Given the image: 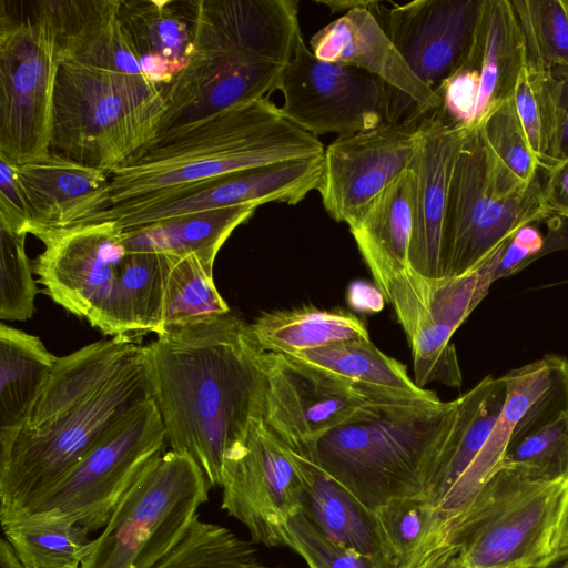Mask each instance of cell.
Wrapping results in <instances>:
<instances>
[{
  "label": "cell",
  "instance_id": "obj_1",
  "mask_svg": "<svg viewBox=\"0 0 568 568\" xmlns=\"http://www.w3.org/2000/svg\"><path fill=\"white\" fill-rule=\"evenodd\" d=\"M144 352L170 450L221 487L225 459L264 420L265 351L230 312L156 335Z\"/></svg>",
  "mask_w": 568,
  "mask_h": 568
},
{
  "label": "cell",
  "instance_id": "obj_2",
  "mask_svg": "<svg viewBox=\"0 0 568 568\" xmlns=\"http://www.w3.org/2000/svg\"><path fill=\"white\" fill-rule=\"evenodd\" d=\"M189 3L192 52L185 68L162 88L166 110L149 146L268 98L278 90L283 69L302 34L294 0Z\"/></svg>",
  "mask_w": 568,
  "mask_h": 568
},
{
  "label": "cell",
  "instance_id": "obj_3",
  "mask_svg": "<svg viewBox=\"0 0 568 568\" xmlns=\"http://www.w3.org/2000/svg\"><path fill=\"white\" fill-rule=\"evenodd\" d=\"M317 136L264 98L141 150L110 175L109 206L134 205L235 172L323 155Z\"/></svg>",
  "mask_w": 568,
  "mask_h": 568
},
{
  "label": "cell",
  "instance_id": "obj_4",
  "mask_svg": "<svg viewBox=\"0 0 568 568\" xmlns=\"http://www.w3.org/2000/svg\"><path fill=\"white\" fill-rule=\"evenodd\" d=\"M457 406V398H376L323 435L305 456L371 515L420 493L452 433Z\"/></svg>",
  "mask_w": 568,
  "mask_h": 568
},
{
  "label": "cell",
  "instance_id": "obj_5",
  "mask_svg": "<svg viewBox=\"0 0 568 568\" xmlns=\"http://www.w3.org/2000/svg\"><path fill=\"white\" fill-rule=\"evenodd\" d=\"M153 399L144 345L112 378L36 427L0 435V520L47 493L95 445Z\"/></svg>",
  "mask_w": 568,
  "mask_h": 568
},
{
  "label": "cell",
  "instance_id": "obj_6",
  "mask_svg": "<svg viewBox=\"0 0 568 568\" xmlns=\"http://www.w3.org/2000/svg\"><path fill=\"white\" fill-rule=\"evenodd\" d=\"M165 110L162 88L148 80L60 63L50 151L110 173L153 142Z\"/></svg>",
  "mask_w": 568,
  "mask_h": 568
},
{
  "label": "cell",
  "instance_id": "obj_7",
  "mask_svg": "<svg viewBox=\"0 0 568 568\" xmlns=\"http://www.w3.org/2000/svg\"><path fill=\"white\" fill-rule=\"evenodd\" d=\"M568 481L544 483L499 467L453 524L448 554L468 568H528L554 554Z\"/></svg>",
  "mask_w": 568,
  "mask_h": 568
},
{
  "label": "cell",
  "instance_id": "obj_8",
  "mask_svg": "<svg viewBox=\"0 0 568 568\" xmlns=\"http://www.w3.org/2000/svg\"><path fill=\"white\" fill-rule=\"evenodd\" d=\"M209 489L189 455H160L121 497L81 567L152 568L182 539Z\"/></svg>",
  "mask_w": 568,
  "mask_h": 568
},
{
  "label": "cell",
  "instance_id": "obj_9",
  "mask_svg": "<svg viewBox=\"0 0 568 568\" xmlns=\"http://www.w3.org/2000/svg\"><path fill=\"white\" fill-rule=\"evenodd\" d=\"M0 1V156L20 165L48 155L59 63L45 0Z\"/></svg>",
  "mask_w": 568,
  "mask_h": 568
},
{
  "label": "cell",
  "instance_id": "obj_10",
  "mask_svg": "<svg viewBox=\"0 0 568 568\" xmlns=\"http://www.w3.org/2000/svg\"><path fill=\"white\" fill-rule=\"evenodd\" d=\"M165 430L151 399L95 445L20 518L62 519L89 532L105 526L112 510L144 468L163 454Z\"/></svg>",
  "mask_w": 568,
  "mask_h": 568
},
{
  "label": "cell",
  "instance_id": "obj_11",
  "mask_svg": "<svg viewBox=\"0 0 568 568\" xmlns=\"http://www.w3.org/2000/svg\"><path fill=\"white\" fill-rule=\"evenodd\" d=\"M505 245L465 274L429 278L409 267L393 276L382 291L407 337L417 386L424 388L430 382L450 387L462 384L450 339L495 282L494 270Z\"/></svg>",
  "mask_w": 568,
  "mask_h": 568
},
{
  "label": "cell",
  "instance_id": "obj_12",
  "mask_svg": "<svg viewBox=\"0 0 568 568\" xmlns=\"http://www.w3.org/2000/svg\"><path fill=\"white\" fill-rule=\"evenodd\" d=\"M552 216L539 176L519 193L493 192L485 146L470 130L457 155L448 193L445 224V276L465 274L505 245L516 231Z\"/></svg>",
  "mask_w": 568,
  "mask_h": 568
},
{
  "label": "cell",
  "instance_id": "obj_13",
  "mask_svg": "<svg viewBox=\"0 0 568 568\" xmlns=\"http://www.w3.org/2000/svg\"><path fill=\"white\" fill-rule=\"evenodd\" d=\"M278 90L284 98L283 115L315 136L348 135L395 120H417L407 110L420 114L416 108L400 106L394 98L400 92L376 75L317 59L302 34L283 69Z\"/></svg>",
  "mask_w": 568,
  "mask_h": 568
},
{
  "label": "cell",
  "instance_id": "obj_14",
  "mask_svg": "<svg viewBox=\"0 0 568 568\" xmlns=\"http://www.w3.org/2000/svg\"><path fill=\"white\" fill-rule=\"evenodd\" d=\"M44 250L33 271L47 294L71 314L108 335L126 255L122 230L112 221L34 227Z\"/></svg>",
  "mask_w": 568,
  "mask_h": 568
},
{
  "label": "cell",
  "instance_id": "obj_15",
  "mask_svg": "<svg viewBox=\"0 0 568 568\" xmlns=\"http://www.w3.org/2000/svg\"><path fill=\"white\" fill-rule=\"evenodd\" d=\"M322 171V155L253 168L178 189L144 203L109 206L78 224L112 221L121 230H130L229 206L257 207L271 202L295 205L318 189Z\"/></svg>",
  "mask_w": 568,
  "mask_h": 568
},
{
  "label": "cell",
  "instance_id": "obj_16",
  "mask_svg": "<svg viewBox=\"0 0 568 568\" xmlns=\"http://www.w3.org/2000/svg\"><path fill=\"white\" fill-rule=\"evenodd\" d=\"M221 507L254 542L283 547V529L303 510V487L286 446L265 422L225 459Z\"/></svg>",
  "mask_w": 568,
  "mask_h": 568
},
{
  "label": "cell",
  "instance_id": "obj_17",
  "mask_svg": "<svg viewBox=\"0 0 568 568\" xmlns=\"http://www.w3.org/2000/svg\"><path fill=\"white\" fill-rule=\"evenodd\" d=\"M264 362V422L300 454L307 455L323 435L373 400L348 381L290 355L265 351Z\"/></svg>",
  "mask_w": 568,
  "mask_h": 568
},
{
  "label": "cell",
  "instance_id": "obj_18",
  "mask_svg": "<svg viewBox=\"0 0 568 568\" xmlns=\"http://www.w3.org/2000/svg\"><path fill=\"white\" fill-rule=\"evenodd\" d=\"M419 121H390L337 136L325 148L317 191L332 219L348 225L409 168L418 144Z\"/></svg>",
  "mask_w": 568,
  "mask_h": 568
},
{
  "label": "cell",
  "instance_id": "obj_19",
  "mask_svg": "<svg viewBox=\"0 0 568 568\" xmlns=\"http://www.w3.org/2000/svg\"><path fill=\"white\" fill-rule=\"evenodd\" d=\"M483 0H415L376 13L415 75L437 93L467 60Z\"/></svg>",
  "mask_w": 568,
  "mask_h": 568
},
{
  "label": "cell",
  "instance_id": "obj_20",
  "mask_svg": "<svg viewBox=\"0 0 568 568\" xmlns=\"http://www.w3.org/2000/svg\"><path fill=\"white\" fill-rule=\"evenodd\" d=\"M469 131L448 121L439 109L425 114L418 123V144L408 168L413 189L409 267L429 278L445 276L449 184Z\"/></svg>",
  "mask_w": 568,
  "mask_h": 568
},
{
  "label": "cell",
  "instance_id": "obj_21",
  "mask_svg": "<svg viewBox=\"0 0 568 568\" xmlns=\"http://www.w3.org/2000/svg\"><path fill=\"white\" fill-rule=\"evenodd\" d=\"M375 12L352 10L311 38V51L323 61L369 72L408 97L424 116L439 108L436 92L420 81L400 55Z\"/></svg>",
  "mask_w": 568,
  "mask_h": 568
},
{
  "label": "cell",
  "instance_id": "obj_22",
  "mask_svg": "<svg viewBox=\"0 0 568 568\" xmlns=\"http://www.w3.org/2000/svg\"><path fill=\"white\" fill-rule=\"evenodd\" d=\"M17 173L29 205V233L78 224L109 204V173L60 154L17 165Z\"/></svg>",
  "mask_w": 568,
  "mask_h": 568
},
{
  "label": "cell",
  "instance_id": "obj_23",
  "mask_svg": "<svg viewBox=\"0 0 568 568\" xmlns=\"http://www.w3.org/2000/svg\"><path fill=\"white\" fill-rule=\"evenodd\" d=\"M45 1L59 64L78 62L148 80L120 21V0Z\"/></svg>",
  "mask_w": 568,
  "mask_h": 568
},
{
  "label": "cell",
  "instance_id": "obj_24",
  "mask_svg": "<svg viewBox=\"0 0 568 568\" xmlns=\"http://www.w3.org/2000/svg\"><path fill=\"white\" fill-rule=\"evenodd\" d=\"M119 17L144 77L156 87L168 85L192 52L189 1L120 0Z\"/></svg>",
  "mask_w": 568,
  "mask_h": 568
},
{
  "label": "cell",
  "instance_id": "obj_25",
  "mask_svg": "<svg viewBox=\"0 0 568 568\" xmlns=\"http://www.w3.org/2000/svg\"><path fill=\"white\" fill-rule=\"evenodd\" d=\"M357 248L377 284L409 268L413 229L412 176L407 169L348 224Z\"/></svg>",
  "mask_w": 568,
  "mask_h": 568
},
{
  "label": "cell",
  "instance_id": "obj_26",
  "mask_svg": "<svg viewBox=\"0 0 568 568\" xmlns=\"http://www.w3.org/2000/svg\"><path fill=\"white\" fill-rule=\"evenodd\" d=\"M525 47L511 0H483L468 65L480 73L475 128L509 99L525 68Z\"/></svg>",
  "mask_w": 568,
  "mask_h": 568
},
{
  "label": "cell",
  "instance_id": "obj_27",
  "mask_svg": "<svg viewBox=\"0 0 568 568\" xmlns=\"http://www.w3.org/2000/svg\"><path fill=\"white\" fill-rule=\"evenodd\" d=\"M286 450L302 481L305 515L337 544L382 560L371 516L312 457Z\"/></svg>",
  "mask_w": 568,
  "mask_h": 568
},
{
  "label": "cell",
  "instance_id": "obj_28",
  "mask_svg": "<svg viewBox=\"0 0 568 568\" xmlns=\"http://www.w3.org/2000/svg\"><path fill=\"white\" fill-rule=\"evenodd\" d=\"M255 210L250 205L229 206L122 230L123 245L129 253L193 254L214 265L225 241Z\"/></svg>",
  "mask_w": 568,
  "mask_h": 568
},
{
  "label": "cell",
  "instance_id": "obj_29",
  "mask_svg": "<svg viewBox=\"0 0 568 568\" xmlns=\"http://www.w3.org/2000/svg\"><path fill=\"white\" fill-rule=\"evenodd\" d=\"M290 356L348 381L371 399H439L434 392L417 386L405 365L371 341H349Z\"/></svg>",
  "mask_w": 568,
  "mask_h": 568
},
{
  "label": "cell",
  "instance_id": "obj_30",
  "mask_svg": "<svg viewBox=\"0 0 568 568\" xmlns=\"http://www.w3.org/2000/svg\"><path fill=\"white\" fill-rule=\"evenodd\" d=\"M58 361L32 334L0 325V435L23 426Z\"/></svg>",
  "mask_w": 568,
  "mask_h": 568
},
{
  "label": "cell",
  "instance_id": "obj_31",
  "mask_svg": "<svg viewBox=\"0 0 568 568\" xmlns=\"http://www.w3.org/2000/svg\"><path fill=\"white\" fill-rule=\"evenodd\" d=\"M250 328L263 351L285 355L349 341H371L365 324L357 316L315 306L263 313Z\"/></svg>",
  "mask_w": 568,
  "mask_h": 568
},
{
  "label": "cell",
  "instance_id": "obj_32",
  "mask_svg": "<svg viewBox=\"0 0 568 568\" xmlns=\"http://www.w3.org/2000/svg\"><path fill=\"white\" fill-rule=\"evenodd\" d=\"M493 192L509 196L527 190L541 164L532 153L514 105L513 95L494 109L477 128Z\"/></svg>",
  "mask_w": 568,
  "mask_h": 568
},
{
  "label": "cell",
  "instance_id": "obj_33",
  "mask_svg": "<svg viewBox=\"0 0 568 568\" xmlns=\"http://www.w3.org/2000/svg\"><path fill=\"white\" fill-rule=\"evenodd\" d=\"M168 256L160 329L165 332L203 323L230 313L213 280V264L197 255Z\"/></svg>",
  "mask_w": 568,
  "mask_h": 568
},
{
  "label": "cell",
  "instance_id": "obj_34",
  "mask_svg": "<svg viewBox=\"0 0 568 568\" xmlns=\"http://www.w3.org/2000/svg\"><path fill=\"white\" fill-rule=\"evenodd\" d=\"M1 526L28 568H79L92 542L87 529L62 519L20 518Z\"/></svg>",
  "mask_w": 568,
  "mask_h": 568
},
{
  "label": "cell",
  "instance_id": "obj_35",
  "mask_svg": "<svg viewBox=\"0 0 568 568\" xmlns=\"http://www.w3.org/2000/svg\"><path fill=\"white\" fill-rule=\"evenodd\" d=\"M152 568H271L252 542L196 516L176 546Z\"/></svg>",
  "mask_w": 568,
  "mask_h": 568
},
{
  "label": "cell",
  "instance_id": "obj_36",
  "mask_svg": "<svg viewBox=\"0 0 568 568\" xmlns=\"http://www.w3.org/2000/svg\"><path fill=\"white\" fill-rule=\"evenodd\" d=\"M525 47V68H568V0H511Z\"/></svg>",
  "mask_w": 568,
  "mask_h": 568
},
{
  "label": "cell",
  "instance_id": "obj_37",
  "mask_svg": "<svg viewBox=\"0 0 568 568\" xmlns=\"http://www.w3.org/2000/svg\"><path fill=\"white\" fill-rule=\"evenodd\" d=\"M513 100L530 149L542 168L550 158L558 128L557 82L551 71L524 68Z\"/></svg>",
  "mask_w": 568,
  "mask_h": 568
},
{
  "label": "cell",
  "instance_id": "obj_38",
  "mask_svg": "<svg viewBox=\"0 0 568 568\" xmlns=\"http://www.w3.org/2000/svg\"><path fill=\"white\" fill-rule=\"evenodd\" d=\"M499 467L537 481H568V413L509 444Z\"/></svg>",
  "mask_w": 568,
  "mask_h": 568
},
{
  "label": "cell",
  "instance_id": "obj_39",
  "mask_svg": "<svg viewBox=\"0 0 568 568\" xmlns=\"http://www.w3.org/2000/svg\"><path fill=\"white\" fill-rule=\"evenodd\" d=\"M386 568H414L427 532V514L416 498L393 501L371 515Z\"/></svg>",
  "mask_w": 568,
  "mask_h": 568
},
{
  "label": "cell",
  "instance_id": "obj_40",
  "mask_svg": "<svg viewBox=\"0 0 568 568\" xmlns=\"http://www.w3.org/2000/svg\"><path fill=\"white\" fill-rule=\"evenodd\" d=\"M27 233L0 229V317L27 321L34 313L38 293L26 252Z\"/></svg>",
  "mask_w": 568,
  "mask_h": 568
},
{
  "label": "cell",
  "instance_id": "obj_41",
  "mask_svg": "<svg viewBox=\"0 0 568 568\" xmlns=\"http://www.w3.org/2000/svg\"><path fill=\"white\" fill-rule=\"evenodd\" d=\"M283 547L308 568H386L382 560L348 549L327 537L302 510L283 529Z\"/></svg>",
  "mask_w": 568,
  "mask_h": 568
},
{
  "label": "cell",
  "instance_id": "obj_42",
  "mask_svg": "<svg viewBox=\"0 0 568 568\" xmlns=\"http://www.w3.org/2000/svg\"><path fill=\"white\" fill-rule=\"evenodd\" d=\"M480 93V73L462 65L438 89L439 111L455 125L473 130Z\"/></svg>",
  "mask_w": 568,
  "mask_h": 568
},
{
  "label": "cell",
  "instance_id": "obj_43",
  "mask_svg": "<svg viewBox=\"0 0 568 568\" xmlns=\"http://www.w3.org/2000/svg\"><path fill=\"white\" fill-rule=\"evenodd\" d=\"M31 217L17 165L0 156V229L29 233Z\"/></svg>",
  "mask_w": 568,
  "mask_h": 568
},
{
  "label": "cell",
  "instance_id": "obj_44",
  "mask_svg": "<svg viewBox=\"0 0 568 568\" xmlns=\"http://www.w3.org/2000/svg\"><path fill=\"white\" fill-rule=\"evenodd\" d=\"M545 236L534 224L519 227L501 250L494 280L509 276L544 254Z\"/></svg>",
  "mask_w": 568,
  "mask_h": 568
},
{
  "label": "cell",
  "instance_id": "obj_45",
  "mask_svg": "<svg viewBox=\"0 0 568 568\" xmlns=\"http://www.w3.org/2000/svg\"><path fill=\"white\" fill-rule=\"evenodd\" d=\"M540 171L545 175L541 186L547 209L552 215L568 219V158L545 164Z\"/></svg>",
  "mask_w": 568,
  "mask_h": 568
},
{
  "label": "cell",
  "instance_id": "obj_46",
  "mask_svg": "<svg viewBox=\"0 0 568 568\" xmlns=\"http://www.w3.org/2000/svg\"><path fill=\"white\" fill-rule=\"evenodd\" d=\"M551 73L557 82L558 128L555 144L546 164L568 158V68H556Z\"/></svg>",
  "mask_w": 568,
  "mask_h": 568
},
{
  "label": "cell",
  "instance_id": "obj_47",
  "mask_svg": "<svg viewBox=\"0 0 568 568\" xmlns=\"http://www.w3.org/2000/svg\"><path fill=\"white\" fill-rule=\"evenodd\" d=\"M316 3L326 6L333 13L344 12V14L358 8L378 11L382 4L381 1L375 0H317Z\"/></svg>",
  "mask_w": 568,
  "mask_h": 568
},
{
  "label": "cell",
  "instance_id": "obj_48",
  "mask_svg": "<svg viewBox=\"0 0 568 568\" xmlns=\"http://www.w3.org/2000/svg\"><path fill=\"white\" fill-rule=\"evenodd\" d=\"M567 552H568V494H567L564 510H562V514H561V517L559 520L556 539H555L554 554L551 557L561 555V554H567Z\"/></svg>",
  "mask_w": 568,
  "mask_h": 568
},
{
  "label": "cell",
  "instance_id": "obj_49",
  "mask_svg": "<svg viewBox=\"0 0 568 568\" xmlns=\"http://www.w3.org/2000/svg\"><path fill=\"white\" fill-rule=\"evenodd\" d=\"M0 568H28L6 538L0 541Z\"/></svg>",
  "mask_w": 568,
  "mask_h": 568
},
{
  "label": "cell",
  "instance_id": "obj_50",
  "mask_svg": "<svg viewBox=\"0 0 568 568\" xmlns=\"http://www.w3.org/2000/svg\"><path fill=\"white\" fill-rule=\"evenodd\" d=\"M528 568H568V552L554 556L541 564Z\"/></svg>",
  "mask_w": 568,
  "mask_h": 568
},
{
  "label": "cell",
  "instance_id": "obj_51",
  "mask_svg": "<svg viewBox=\"0 0 568 568\" xmlns=\"http://www.w3.org/2000/svg\"><path fill=\"white\" fill-rule=\"evenodd\" d=\"M433 568H468L459 555L456 552L452 555L450 557L446 558L445 560L438 562Z\"/></svg>",
  "mask_w": 568,
  "mask_h": 568
},
{
  "label": "cell",
  "instance_id": "obj_52",
  "mask_svg": "<svg viewBox=\"0 0 568 568\" xmlns=\"http://www.w3.org/2000/svg\"><path fill=\"white\" fill-rule=\"evenodd\" d=\"M79 568H82V567H79Z\"/></svg>",
  "mask_w": 568,
  "mask_h": 568
}]
</instances>
